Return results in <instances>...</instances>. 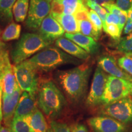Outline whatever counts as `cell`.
Here are the masks:
<instances>
[{
	"instance_id": "7a4b0ae2",
	"label": "cell",
	"mask_w": 132,
	"mask_h": 132,
	"mask_svg": "<svg viewBox=\"0 0 132 132\" xmlns=\"http://www.w3.org/2000/svg\"><path fill=\"white\" fill-rule=\"evenodd\" d=\"M37 103L48 118L58 117L66 106V100L59 88L51 80L42 82L37 92Z\"/></svg>"
},
{
	"instance_id": "7402d4cb",
	"label": "cell",
	"mask_w": 132,
	"mask_h": 132,
	"mask_svg": "<svg viewBox=\"0 0 132 132\" xmlns=\"http://www.w3.org/2000/svg\"><path fill=\"white\" fill-rule=\"evenodd\" d=\"M29 7V0H16L13 6V15L16 22L21 23L26 19Z\"/></svg>"
},
{
	"instance_id": "8992f818",
	"label": "cell",
	"mask_w": 132,
	"mask_h": 132,
	"mask_svg": "<svg viewBox=\"0 0 132 132\" xmlns=\"http://www.w3.org/2000/svg\"><path fill=\"white\" fill-rule=\"evenodd\" d=\"M127 97H132V81L108 75L102 105H108Z\"/></svg>"
},
{
	"instance_id": "603a6c76",
	"label": "cell",
	"mask_w": 132,
	"mask_h": 132,
	"mask_svg": "<svg viewBox=\"0 0 132 132\" xmlns=\"http://www.w3.org/2000/svg\"><path fill=\"white\" fill-rule=\"evenodd\" d=\"M21 30V27L20 24L12 21L4 28L2 32L1 40L3 42H9L17 40L20 36Z\"/></svg>"
},
{
	"instance_id": "f546056e",
	"label": "cell",
	"mask_w": 132,
	"mask_h": 132,
	"mask_svg": "<svg viewBox=\"0 0 132 132\" xmlns=\"http://www.w3.org/2000/svg\"><path fill=\"white\" fill-rule=\"evenodd\" d=\"M47 132H71L70 128L65 123L52 120L48 127Z\"/></svg>"
},
{
	"instance_id": "4dcf8cb0",
	"label": "cell",
	"mask_w": 132,
	"mask_h": 132,
	"mask_svg": "<svg viewBox=\"0 0 132 132\" xmlns=\"http://www.w3.org/2000/svg\"><path fill=\"white\" fill-rule=\"evenodd\" d=\"M88 16L89 19L92 23V25L94 27L95 30L101 34L102 29H103V23H102V20L98 16V15L94 11L90 9L89 11Z\"/></svg>"
},
{
	"instance_id": "7c38bea8",
	"label": "cell",
	"mask_w": 132,
	"mask_h": 132,
	"mask_svg": "<svg viewBox=\"0 0 132 132\" xmlns=\"http://www.w3.org/2000/svg\"><path fill=\"white\" fill-rule=\"evenodd\" d=\"M22 90L17 85L14 92L11 95L3 94L2 114L3 122L5 126L10 128L15 112L19 103Z\"/></svg>"
},
{
	"instance_id": "ba28073f",
	"label": "cell",
	"mask_w": 132,
	"mask_h": 132,
	"mask_svg": "<svg viewBox=\"0 0 132 132\" xmlns=\"http://www.w3.org/2000/svg\"><path fill=\"white\" fill-rule=\"evenodd\" d=\"M0 83L4 95L12 94L18 85L7 47L2 51L0 56Z\"/></svg>"
},
{
	"instance_id": "4fadbf2b",
	"label": "cell",
	"mask_w": 132,
	"mask_h": 132,
	"mask_svg": "<svg viewBox=\"0 0 132 132\" xmlns=\"http://www.w3.org/2000/svg\"><path fill=\"white\" fill-rule=\"evenodd\" d=\"M38 30L39 34L52 42L62 37L65 34L62 26L50 13L42 21Z\"/></svg>"
},
{
	"instance_id": "d6986e66",
	"label": "cell",
	"mask_w": 132,
	"mask_h": 132,
	"mask_svg": "<svg viewBox=\"0 0 132 132\" xmlns=\"http://www.w3.org/2000/svg\"><path fill=\"white\" fill-rule=\"evenodd\" d=\"M50 14L58 21L66 33L80 32L79 25L74 15L64 14L51 11Z\"/></svg>"
},
{
	"instance_id": "60d3db41",
	"label": "cell",
	"mask_w": 132,
	"mask_h": 132,
	"mask_svg": "<svg viewBox=\"0 0 132 132\" xmlns=\"http://www.w3.org/2000/svg\"><path fill=\"white\" fill-rule=\"evenodd\" d=\"M1 36H2V31H1V28H0V44L3 42V41L1 40Z\"/></svg>"
},
{
	"instance_id": "30bf717a",
	"label": "cell",
	"mask_w": 132,
	"mask_h": 132,
	"mask_svg": "<svg viewBox=\"0 0 132 132\" xmlns=\"http://www.w3.org/2000/svg\"><path fill=\"white\" fill-rule=\"evenodd\" d=\"M108 78V75L98 66L94 73L91 86L86 102L87 106L94 107L101 105Z\"/></svg>"
},
{
	"instance_id": "cb8c5ba5",
	"label": "cell",
	"mask_w": 132,
	"mask_h": 132,
	"mask_svg": "<svg viewBox=\"0 0 132 132\" xmlns=\"http://www.w3.org/2000/svg\"><path fill=\"white\" fill-rule=\"evenodd\" d=\"M77 21L79 25L80 32L81 34L93 38L96 41L98 40L101 34L95 30L89 19H86Z\"/></svg>"
},
{
	"instance_id": "b9f144b4",
	"label": "cell",
	"mask_w": 132,
	"mask_h": 132,
	"mask_svg": "<svg viewBox=\"0 0 132 132\" xmlns=\"http://www.w3.org/2000/svg\"><path fill=\"white\" fill-rule=\"evenodd\" d=\"M45 1H48V2H50V3H52V1H54V0H45Z\"/></svg>"
},
{
	"instance_id": "ffe728a7",
	"label": "cell",
	"mask_w": 132,
	"mask_h": 132,
	"mask_svg": "<svg viewBox=\"0 0 132 132\" xmlns=\"http://www.w3.org/2000/svg\"><path fill=\"white\" fill-rule=\"evenodd\" d=\"M23 119L34 132H47L48 125L45 118L39 108L36 109L32 113Z\"/></svg>"
},
{
	"instance_id": "ab89813d",
	"label": "cell",
	"mask_w": 132,
	"mask_h": 132,
	"mask_svg": "<svg viewBox=\"0 0 132 132\" xmlns=\"http://www.w3.org/2000/svg\"><path fill=\"white\" fill-rule=\"evenodd\" d=\"M6 47H6V44H5L4 42L0 44V56H1V52H2V51L5 48H6Z\"/></svg>"
},
{
	"instance_id": "d590c367",
	"label": "cell",
	"mask_w": 132,
	"mask_h": 132,
	"mask_svg": "<svg viewBox=\"0 0 132 132\" xmlns=\"http://www.w3.org/2000/svg\"><path fill=\"white\" fill-rule=\"evenodd\" d=\"M71 132H89L86 126L82 123H77L71 127Z\"/></svg>"
},
{
	"instance_id": "e575fe53",
	"label": "cell",
	"mask_w": 132,
	"mask_h": 132,
	"mask_svg": "<svg viewBox=\"0 0 132 132\" xmlns=\"http://www.w3.org/2000/svg\"><path fill=\"white\" fill-rule=\"evenodd\" d=\"M119 21L120 19L118 15L114 14H112V13H108L106 19V24H116V25H119Z\"/></svg>"
},
{
	"instance_id": "f35d334b",
	"label": "cell",
	"mask_w": 132,
	"mask_h": 132,
	"mask_svg": "<svg viewBox=\"0 0 132 132\" xmlns=\"http://www.w3.org/2000/svg\"><path fill=\"white\" fill-rule=\"evenodd\" d=\"M0 132H12L11 129L7 127L1 126L0 128Z\"/></svg>"
},
{
	"instance_id": "5bb4252c",
	"label": "cell",
	"mask_w": 132,
	"mask_h": 132,
	"mask_svg": "<svg viewBox=\"0 0 132 132\" xmlns=\"http://www.w3.org/2000/svg\"><path fill=\"white\" fill-rule=\"evenodd\" d=\"M98 66L110 75L132 81L131 76L120 68L113 57L110 56L100 57L98 59Z\"/></svg>"
},
{
	"instance_id": "8d00e7d4",
	"label": "cell",
	"mask_w": 132,
	"mask_h": 132,
	"mask_svg": "<svg viewBox=\"0 0 132 132\" xmlns=\"http://www.w3.org/2000/svg\"><path fill=\"white\" fill-rule=\"evenodd\" d=\"M85 1H90V2L96 3L97 4L103 6L105 4L114 3V0H85Z\"/></svg>"
},
{
	"instance_id": "277c9868",
	"label": "cell",
	"mask_w": 132,
	"mask_h": 132,
	"mask_svg": "<svg viewBox=\"0 0 132 132\" xmlns=\"http://www.w3.org/2000/svg\"><path fill=\"white\" fill-rule=\"evenodd\" d=\"M52 43L39 33H24L11 51V60L14 65L21 63Z\"/></svg>"
},
{
	"instance_id": "e0dca14e",
	"label": "cell",
	"mask_w": 132,
	"mask_h": 132,
	"mask_svg": "<svg viewBox=\"0 0 132 132\" xmlns=\"http://www.w3.org/2000/svg\"><path fill=\"white\" fill-rule=\"evenodd\" d=\"M64 37L70 39L89 54H94L98 52L100 45L93 38L85 36L80 32L65 33Z\"/></svg>"
},
{
	"instance_id": "5b68a950",
	"label": "cell",
	"mask_w": 132,
	"mask_h": 132,
	"mask_svg": "<svg viewBox=\"0 0 132 132\" xmlns=\"http://www.w3.org/2000/svg\"><path fill=\"white\" fill-rule=\"evenodd\" d=\"M14 70L16 82L22 92L36 95L39 86L38 71L35 67L27 59L14 65Z\"/></svg>"
},
{
	"instance_id": "ee69618b",
	"label": "cell",
	"mask_w": 132,
	"mask_h": 132,
	"mask_svg": "<svg viewBox=\"0 0 132 132\" xmlns=\"http://www.w3.org/2000/svg\"><path fill=\"white\" fill-rule=\"evenodd\" d=\"M1 125H0V128H1Z\"/></svg>"
},
{
	"instance_id": "8fae6325",
	"label": "cell",
	"mask_w": 132,
	"mask_h": 132,
	"mask_svg": "<svg viewBox=\"0 0 132 132\" xmlns=\"http://www.w3.org/2000/svg\"><path fill=\"white\" fill-rule=\"evenodd\" d=\"M87 123L94 132H127L125 124L106 116L93 117Z\"/></svg>"
},
{
	"instance_id": "ac0fdd59",
	"label": "cell",
	"mask_w": 132,
	"mask_h": 132,
	"mask_svg": "<svg viewBox=\"0 0 132 132\" xmlns=\"http://www.w3.org/2000/svg\"><path fill=\"white\" fill-rule=\"evenodd\" d=\"M51 5L52 12L74 15L86 4L85 0H54Z\"/></svg>"
},
{
	"instance_id": "9a60e30c",
	"label": "cell",
	"mask_w": 132,
	"mask_h": 132,
	"mask_svg": "<svg viewBox=\"0 0 132 132\" xmlns=\"http://www.w3.org/2000/svg\"><path fill=\"white\" fill-rule=\"evenodd\" d=\"M37 105L36 95H31L26 91L22 92L14 118H25L35 111L37 108Z\"/></svg>"
},
{
	"instance_id": "74e56055",
	"label": "cell",
	"mask_w": 132,
	"mask_h": 132,
	"mask_svg": "<svg viewBox=\"0 0 132 132\" xmlns=\"http://www.w3.org/2000/svg\"><path fill=\"white\" fill-rule=\"evenodd\" d=\"M2 97H3V90L0 83V123L3 121V114H2Z\"/></svg>"
},
{
	"instance_id": "2e32d148",
	"label": "cell",
	"mask_w": 132,
	"mask_h": 132,
	"mask_svg": "<svg viewBox=\"0 0 132 132\" xmlns=\"http://www.w3.org/2000/svg\"><path fill=\"white\" fill-rule=\"evenodd\" d=\"M55 45L72 56L81 60H86L90 54L75 42L65 37H61L55 40Z\"/></svg>"
},
{
	"instance_id": "484cf974",
	"label": "cell",
	"mask_w": 132,
	"mask_h": 132,
	"mask_svg": "<svg viewBox=\"0 0 132 132\" xmlns=\"http://www.w3.org/2000/svg\"><path fill=\"white\" fill-rule=\"evenodd\" d=\"M12 132H34L23 118H14L10 127Z\"/></svg>"
},
{
	"instance_id": "d4e9b609",
	"label": "cell",
	"mask_w": 132,
	"mask_h": 132,
	"mask_svg": "<svg viewBox=\"0 0 132 132\" xmlns=\"http://www.w3.org/2000/svg\"><path fill=\"white\" fill-rule=\"evenodd\" d=\"M103 7L106 11H108V12L114 14L119 16L120 21L118 26L120 30L122 31L123 28H124L125 23H126L127 20V13L122 11L121 9H120L114 3H110V4H105L103 6Z\"/></svg>"
},
{
	"instance_id": "52a82bcc",
	"label": "cell",
	"mask_w": 132,
	"mask_h": 132,
	"mask_svg": "<svg viewBox=\"0 0 132 132\" xmlns=\"http://www.w3.org/2000/svg\"><path fill=\"white\" fill-rule=\"evenodd\" d=\"M100 113L111 117L123 124L132 123V98L127 97L104 105Z\"/></svg>"
},
{
	"instance_id": "836d02e7",
	"label": "cell",
	"mask_w": 132,
	"mask_h": 132,
	"mask_svg": "<svg viewBox=\"0 0 132 132\" xmlns=\"http://www.w3.org/2000/svg\"><path fill=\"white\" fill-rule=\"evenodd\" d=\"M127 20L123 28L124 34H130L132 32V9L127 13Z\"/></svg>"
},
{
	"instance_id": "6da1fadb",
	"label": "cell",
	"mask_w": 132,
	"mask_h": 132,
	"mask_svg": "<svg viewBox=\"0 0 132 132\" xmlns=\"http://www.w3.org/2000/svg\"><path fill=\"white\" fill-rule=\"evenodd\" d=\"M92 68L86 64L56 73V80L71 101L78 102L86 92Z\"/></svg>"
},
{
	"instance_id": "3957f363",
	"label": "cell",
	"mask_w": 132,
	"mask_h": 132,
	"mask_svg": "<svg viewBox=\"0 0 132 132\" xmlns=\"http://www.w3.org/2000/svg\"><path fill=\"white\" fill-rule=\"evenodd\" d=\"M38 72H50L60 66L77 64L80 61L58 47L48 46L28 59Z\"/></svg>"
},
{
	"instance_id": "f6af8a7d",
	"label": "cell",
	"mask_w": 132,
	"mask_h": 132,
	"mask_svg": "<svg viewBox=\"0 0 132 132\" xmlns=\"http://www.w3.org/2000/svg\"><path fill=\"white\" fill-rule=\"evenodd\" d=\"M1 123H0V125H1Z\"/></svg>"
},
{
	"instance_id": "9c48e42d",
	"label": "cell",
	"mask_w": 132,
	"mask_h": 132,
	"mask_svg": "<svg viewBox=\"0 0 132 132\" xmlns=\"http://www.w3.org/2000/svg\"><path fill=\"white\" fill-rule=\"evenodd\" d=\"M52 11L51 3L45 0H29V7L25 25L30 30L39 29L42 21Z\"/></svg>"
},
{
	"instance_id": "83f0119b",
	"label": "cell",
	"mask_w": 132,
	"mask_h": 132,
	"mask_svg": "<svg viewBox=\"0 0 132 132\" xmlns=\"http://www.w3.org/2000/svg\"><path fill=\"white\" fill-rule=\"evenodd\" d=\"M85 2L87 7L94 11L98 15L103 23V29H105V28L106 27V19L108 13V11H106L103 6L97 4L96 3L90 2V1H85Z\"/></svg>"
},
{
	"instance_id": "44dd1931",
	"label": "cell",
	"mask_w": 132,
	"mask_h": 132,
	"mask_svg": "<svg viewBox=\"0 0 132 132\" xmlns=\"http://www.w3.org/2000/svg\"><path fill=\"white\" fill-rule=\"evenodd\" d=\"M16 0H0V24L7 25L12 21L13 6Z\"/></svg>"
},
{
	"instance_id": "d6a6232c",
	"label": "cell",
	"mask_w": 132,
	"mask_h": 132,
	"mask_svg": "<svg viewBox=\"0 0 132 132\" xmlns=\"http://www.w3.org/2000/svg\"><path fill=\"white\" fill-rule=\"evenodd\" d=\"M116 4L120 9L127 13L132 9V0H116Z\"/></svg>"
},
{
	"instance_id": "4316f807",
	"label": "cell",
	"mask_w": 132,
	"mask_h": 132,
	"mask_svg": "<svg viewBox=\"0 0 132 132\" xmlns=\"http://www.w3.org/2000/svg\"><path fill=\"white\" fill-rule=\"evenodd\" d=\"M117 49L125 55H132V39L129 35L120 39Z\"/></svg>"
},
{
	"instance_id": "7bdbcfd3",
	"label": "cell",
	"mask_w": 132,
	"mask_h": 132,
	"mask_svg": "<svg viewBox=\"0 0 132 132\" xmlns=\"http://www.w3.org/2000/svg\"><path fill=\"white\" fill-rule=\"evenodd\" d=\"M129 36H130V37H131V39H132V32H131V33H130V34H129Z\"/></svg>"
},
{
	"instance_id": "1f68e13d",
	"label": "cell",
	"mask_w": 132,
	"mask_h": 132,
	"mask_svg": "<svg viewBox=\"0 0 132 132\" xmlns=\"http://www.w3.org/2000/svg\"><path fill=\"white\" fill-rule=\"evenodd\" d=\"M103 31L115 40H119L122 31L116 24H106Z\"/></svg>"
},
{
	"instance_id": "f1b7e54d",
	"label": "cell",
	"mask_w": 132,
	"mask_h": 132,
	"mask_svg": "<svg viewBox=\"0 0 132 132\" xmlns=\"http://www.w3.org/2000/svg\"><path fill=\"white\" fill-rule=\"evenodd\" d=\"M119 67L132 77V55H125L118 60Z\"/></svg>"
}]
</instances>
